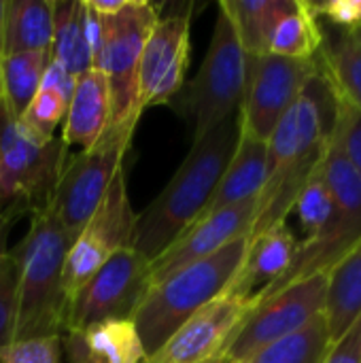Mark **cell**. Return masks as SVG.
I'll return each mask as SVG.
<instances>
[{
    "instance_id": "obj_6",
    "label": "cell",
    "mask_w": 361,
    "mask_h": 363,
    "mask_svg": "<svg viewBox=\"0 0 361 363\" xmlns=\"http://www.w3.org/2000/svg\"><path fill=\"white\" fill-rule=\"evenodd\" d=\"M68 147L6 115L0 102V206L15 217L47 208L68 160Z\"/></svg>"
},
{
    "instance_id": "obj_38",
    "label": "cell",
    "mask_w": 361,
    "mask_h": 363,
    "mask_svg": "<svg viewBox=\"0 0 361 363\" xmlns=\"http://www.w3.org/2000/svg\"><path fill=\"white\" fill-rule=\"evenodd\" d=\"M223 363H251V362H247V359H236V362H223Z\"/></svg>"
},
{
    "instance_id": "obj_16",
    "label": "cell",
    "mask_w": 361,
    "mask_h": 363,
    "mask_svg": "<svg viewBox=\"0 0 361 363\" xmlns=\"http://www.w3.org/2000/svg\"><path fill=\"white\" fill-rule=\"evenodd\" d=\"M100 45V17L87 0H53L51 60L79 79L94 68Z\"/></svg>"
},
{
    "instance_id": "obj_18",
    "label": "cell",
    "mask_w": 361,
    "mask_h": 363,
    "mask_svg": "<svg viewBox=\"0 0 361 363\" xmlns=\"http://www.w3.org/2000/svg\"><path fill=\"white\" fill-rule=\"evenodd\" d=\"M111 125V91L106 77L91 68L74 83L66 117L62 121V143L66 147L91 149Z\"/></svg>"
},
{
    "instance_id": "obj_24",
    "label": "cell",
    "mask_w": 361,
    "mask_h": 363,
    "mask_svg": "<svg viewBox=\"0 0 361 363\" xmlns=\"http://www.w3.org/2000/svg\"><path fill=\"white\" fill-rule=\"evenodd\" d=\"M49 60L51 55L45 51L0 55V102L11 119H21L40 87Z\"/></svg>"
},
{
    "instance_id": "obj_11",
    "label": "cell",
    "mask_w": 361,
    "mask_h": 363,
    "mask_svg": "<svg viewBox=\"0 0 361 363\" xmlns=\"http://www.w3.org/2000/svg\"><path fill=\"white\" fill-rule=\"evenodd\" d=\"M149 287L151 262L134 247L117 251L68 304L64 334L113 319H134Z\"/></svg>"
},
{
    "instance_id": "obj_9",
    "label": "cell",
    "mask_w": 361,
    "mask_h": 363,
    "mask_svg": "<svg viewBox=\"0 0 361 363\" xmlns=\"http://www.w3.org/2000/svg\"><path fill=\"white\" fill-rule=\"evenodd\" d=\"M328 274L300 279L266 298L253 300V308L230 340L223 362L251 359L262 349L285 340L326 315Z\"/></svg>"
},
{
    "instance_id": "obj_40",
    "label": "cell",
    "mask_w": 361,
    "mask_h": 363,
    "mask_svg": "<svg viewBox=\"0 0 361 363\" xmlns=\"http://www.w3.org/2000/svg\"><path fill=\"white\" fill-rule=\"evenodd\" d=\"M0 55H2V53H0Z\"/></svg>"
},
{
    "instance_id": "obj_27",
    "label": "cell",
    "mask_w": 361,
    "mask_h": 363,
    "mask_svg": "<svg viewBox=\"0 0 361 363\" xmlns=\"http://www.w3.org/2000/svg\"><path fill=\"white\" fill-rule=\"evenodd\" d=\"M330 347V334L326 315L315 319L309 328L302 332L279 340L266 349H262L257 355H253L251 363H321L326 351Z\"/></svg>"
},
{
    "instance_id": "obj_17",
    "label": "cell",
    "mask_w": 361,
    "mask_h": 363,
    "mask_svg": "<svg viewBox=\"0 0 361 363\" xmlns=\"http://www.w3.org/2000/svg\"><path fill=\"white\" fill-rule=\"evenodd\" d=\"M298 245L300 240L289 230L287 221L277 223L262 234L249 238L245 259L226 291L255 300L287 272L296 257Z\"/></svg>"
},
{
    "instance_id": "obj_3",
    "label": "cell",
    "mask_w": 361,
    "mask_h": 363,
    "mask_svg": "<svg viewBox=\"0 0 361 363\" xmlns=\"http://www.w3.org/2000/svg\"><path fill=\"white\" fill-rule=\"evenodd\" d=\"M72 240L47 208L30 215L26 236L9 251L15 266L13 340L64 334L68 304L62 289V270Z\"/></svg>"
},
{
    "instance_id": "obj_5",
    "label": "cell",
    "mask_w": 361,
    "mask_h": 363,
    "mask_svg": "<svg viewBox=\"0 0 361 363\" xmlns=\"http://www.w3.org/2000/svg\"><path fill=\"white\" fill-rule=\"evenodd\" d=\"M245 81L247 53L238 43L228 13L219 6L202 66L172 98L177 111L191 125V143L238 115Z\"/></svg>"
},
{
    "instance_id": "obj_4",
    "label": "cell",
    "mask_w": 361,
    "mask_h": 363,
    "mask_svg": "<svg viewBox=\"0 0 361 363\" xmlns=\"http://www.w3.org/2000/svg\"><path fill=\"white\" fill-rule=\"evenodd\" d=\"M247 247L249 236L238 238L149 287L132 319L147 355L155 353L191 315L226 294L245 259Z\"/></svg>"
},
{
    "instance_id": "obj_30",
    "label": "cell",
    "mask_w": 361,
    "mask_h": 363,
    "mask_svg": "<svg viewBox=\"0 0 361 363\" xmlns=\"http://www.w3.org/2000/svg\"><path fill=\"white\" fill-rule=\"evenodd\" d=\"M62 362V336L13 340L0 347V363H60Z\"/></svg>"
},
{
    "instance_id": "obj_10",
    "label": "cell",
    "mask_w": 361,
    "mask_h": 363,
    "mask_svg": "<svg viewBox=\"0 0 361 363\" xmlns=\"http://www.w3.org/2000/svg\"><path fill=\"white\" fill-rule=\"evenodd\" d=\"M136 213L128 198L126 172L121 170L111 183L100 206L72 240L62 270V289L66 304L89 283V279L121 249L132 247ZM68 311V308H66Z\"/></svg>"
},
{
    "instance_id": "obj_8",
    "label": "cell",
    "mask_w": 361,
    "mask_h": 363,
    "mask_svg": "<svg viewBox=\"0 0 361 363\" xmlns=\"http://www.w3.org/2000/svg\"><path fill=\"white\" fill-rule=\"evenodd\" d=\"M134 130L136 125H109L91 149L68 155L47 211L72 238L85 228L123 170Z\"/></svg>"
},
{
    "instance_id": "obj_39",
    "label": "cell",
    "mask_w": 361,
    "mask_h": 363,
    "mask_svg": "<svg viewBox=\"0 0 361 363\" xmlns=\"http://www.w3.org/2000/svg\"><path fill=\"white\" fill-rule=\"evenodd\" d=\"M213 363H223V359H217V362H213Z\"/></svg>"
},
{
    "instance_id": "obj_7",
    "label": "cell",
    "mask_w": 361,
    "mask_h": 363,
    "mask_svg": "<svg viewBox=\"0 0 361 363\" xmlns=\"http://www.w3.org/2000/svg\"><path fill=\"white\" fill-rule=\"evenodd\" d=\"M160 19L155 4L128 0L126 9L111 17H100V45L94 68L109 81L111 125H138V66L149 32Z\"/></svg>"
},
{
    "instance_id": "obj_12",
    "label": "cell",
    "mask_w": 361,
    "mask_h": 363,
    "mask_svg": "<svg viewBox=\"0 0 361 363\" xmlns=\"http://www.w3.org/2000/svg\"><path fill=\"white\" fill-rule=\"evenodd\" d=\"M317 72V57L291 60L272 53L247 55V81L238 108L240 132L268 143L279 121Z\"/></svg>"
},
{
    "instance_id": "obj_19",
    "label": "cell",
    "mask_w": 361,
    "mask_h": 363,
    "mask_svg": "<svg viewBox=\"0 0 361 363\" xmlns=\"http://www.w3.org/2000/svg\"><path fill=\"white\" fill-rule=\"evenodd\" d=\"M266 166H268V147L264 140L251 138L240 132L232 160L226 166V172L206 204L204 215L234 206L238 202L260 198L266 183Z\"/></svg>"
},
{
    "instance_id": "obj_32",
    "label": "cell",
    "mask_w": 361,
    "mask_h": 363,
    "mask_svg": "<svg viewBox=\"0 0 361 363\" xmlns=\"http://www.w3.org/2000/svg\"><path fill=\"white\" fill-rule=\"evenodd\" d=\"M15 338V266L11 255L0 262V347Z\"/></svg>"
},
{
    "instance_id": "obj_1",
    "label": "cell",
    "mask_w": 361,
    "mask_h": 363,
    "mask_svg": "<svg viewBox=\"0 0 361 363\" xmlns=\"http://www.w3.org/2000/svg\"><path fill=\"white\" fill-rule=\"evenodd\" d=\"M334 119L336 96L319 70L309 79L302 94L266 143V183L257 198V213L249 238L287 221L302 187L321 166Z\"/></svg>"
},
{
    "instance_id": "obj_25",
    "label": "cell",
    "mask_w": 361,
    "mask_h": 363,
    "mask_svg": "<svg viewBox=\"0 0 361 363\" xmlns=\"http://www.w3.org/2000/svg\"><path fill=\"white\" fill-rule=\"evenodd\" d=\"M323 45V23L315 17L309 0H296L279 19L268 53L291 60H315Z\"/></svg>"
},
{
    "instance_id": "obj_15",
    "label": "cell",
    "mask_w": 361,
    "mask_h": 363,
    "mask_svg": "<svg viewBox=\"0 0 361 363\" xmlns=\"http://www.w3.org/2000/svg\"><path fill=\"white\" fill-rule=\"evenodd\" d=\"M255 213L257 198H251L200 217L157 259L151 262V285H157L177 270L217 253L238 238L249 236Z\"/></svg>"
},
{
    "instance_id": "obj_36",
    "label": "cell",
    "mask_w": 361,
    "mask_h": 363,
    "mask_svg": "<svg viewBox=\"0 0 361 363\" xmlns=\"http://www.w3.org/2000/svg\"><path fill=\"white\" fill-rule=\"evenodd\" d=\"M15 219L17 217L13 213L4 211L0 206V262L9 255V251H6V238H9V232H11V225H13Z\"/></svg>"
},
{
    "instance_id": "obj_28",
    "label": "cell",
    "mask_w": 361,
    "mask_h": 363,
    "mask_svg": "<svg viewBox=\"0 0 361 363\" xmlns=\"http://www.w3.org/2000/svg\"><path fill=\"white\" fill-rule=\"evenodd\" d=\"M68 102H70L68 94H64L62 89H57L45 81H40L38 91L30 100V104L23 111L19 121L36 134L53 136L55 128L62 125V121L66 117Z\"/></svg>"
},
{
    "instance_id": "obj_31",
    "label": "cell",
    "mask_w": 361,
    "mask_h": 363,
    "mask_svg": "<svg viewBox=\"0 0 361 363\" xmlns=\"http://www.w3.org/2000/svg\"><path fill=\"white\" fill-rule=\"evenodd\" d=\"M315 17L328 28L343 32H361V0L309 2Z\"/></svg>"
},
{
    "instance_id": "obj_13",
    "label": "cell",
    "mask_w": 361,
    "mask_h": 363,
    "mask_svg": "<svg viewBox=\"0 0 361 363\" xmlns=\"http://www.w3.org/2000/svg\"><path fill=\"white\" fill-rule=\"evenodd\" d=\"M251 308L253 300L226 291L191 315L143 363H213L221 359Z\"/></svg>"
},
{
    "instance_id": "obj_33",
    "label": "cell",
    "mask_w": 361,
    "mask_h": 363,
    "mask_svg": "<svg viewBox=\"0 0 361 363\" xmlns=\"http://www.w3.org/2000/svg\"><path fill=\"white\" fill-rule=\"evenodd\" d=\"M321 363H361V319L336 342H332Z\"/></svg>"
},
{
    "instance_id": "obj_2",
    "label": "cell",
    "mask_w": 361,
    "mask_h": 363,
    "mask_svg": "<svg viewBox=\"0 0 361 363\" xmlns=\"http://www.w3.org/2000/svg\"><path fill=\"white\" fill-rule=\"evenodd\" d=\"M240 136L238 115L221 123L191 149L162 194L136 215L132 247L149 262L157 259L191 223H196L211 202Z\"/></svg>"
},
{
    "instance_id": "obj_37",
    "label": "cell",
    "mask_w": 361,
    "mask_h": 363,
    "mask_svg": "<svg viewBox=\"0 0 361 363\" xmlns=\"http://www.w3.org/2000/svg\"><path fill=\"white\" fill-rule=\"evenodd\" d=\"M4 19H6V0H0V51H2V38H4Z\"/></svg>"
},
{
    "instance_id": "obj_22",
    "label": "cell",
    "mask_w": 361,
    "mask_h": 363,
    "mask_svg": "<svg viewBox=\"0 0 361 363\" xmlns=\"http://www.w3.org/2000/svg\"><path fill=\"white\" fill-rule=\"evenodd\" d=\"M53 40V2L51 0H6L4 53L51 51Z\"/></svg>"
},
{
    "instance_id": "obj_35",
    "label": "cell",
    "mask_w": 361,
    "mask_h": 363,
    "mask_svg": "<svg viewBox=\"0 0 361 363\" xmlns=\"http://www.w3.org/2000/svg\"><path fill=\"white\" fill-rule=\"evenodd\" d=\"M91 11L98 15V17H111V15H117L119 11L126 9L128 0H87Z\"/></svg>"
},
{
    "instance_id": "obj_21",
    "label": "cell",
    "mask_w": 361,
    "mask_h": 363,
    "mask_svg": "<svg viewBox=\"0 0 361 363\" xmlns=\"http://www.w3.org/2000/svg\"><path fill=\"white\" fill-rule=\"evenodd\" d=\"M317 62L334 94L361 111V32H332L323 26Z\"/></svg>"
},
{
    "instance_id": "obj_26",
    "label": "cell",
    "mask_w": 361,
    "mask_h": 363,
    "mask_svg": "<svg viewBox=\"0 0 361 363\" xmlns=\"http://www.w3.org/2000/svg\"><path fill=\"white\" fill-rule=\"evenodd\" d=\"M77 334H81L87 349L104 363H143L147 359L132 319L104 321Z\"/></svg>"
},
{
    "instance_id": "obj_34",
    "label": "cell",
    "mask_w": 361,
    "mask_h": 363,
    "mask_svg": "<svg viewBox=\"0 0 361 363\" xmlns=\"http://www.w3.org/2000/svg\"><path fill=\"white\" fill-rule=\"evenodd\" d=\"M62 349L68 355V363H104L87 349L81 334H77V332H68L62 336Z\"/></svg>"
},
{
    "instance_id": "obj_29",
    "label": "cell",
    "mask_w": 361,
    "mask_h": 363,
    "mask_svg": "<svg viewBox=\"0 0 361 363\" xmlns=\"http://www.w3.org/2000/svg\"><path fill=\"white\" fill-rule=\"evenodd\" d=\"M332 140L361 177V111L338 96H336V119L332 128Z\"/></svg>"
},
{
    "instance_id": "obj_14",
    "label": "cell",
    "mask_w": 361,
    "mask_h": 363,
    "mask_svg": "<svg viewBox=\"0 0 361 363\" xmlns=\"http://www.w3.org/2000/svg\"><path fill=\"white\" fill-rule=\"evenodd\" d=\"M189 11L181 6L157 19L143 47L138 66V106L147 111L170 102L185 85L189 62Z\"/></svg>"
},
{
    "instance_id": "obj_20",
    "label": "cell",
    "mask_w": 361,
    "mask_h": 363,
    "mask_svg": "<svg viewBox=\"0 0 361 363\" xmlns=\"http://www.w3.org/2000/svg\"><path fill=\"white\" fill-rule=\"evenodd\" d=\"M361 319V240L328 272L326 323L330 345Z\"/></svg>"
},
{
    "instance_id": "obj_23",
    "label": "cell",
    "mask_w": 361,
    "mask_h": 363,
    "mask_svg": "<svg viewBox=\"0 0 361 363\" xmlns=\"http://www.w3.org/2000/svg\"><path fill=\"white\" fill-rule=\"evenodd\" d=\"M294 2L296 0H221L219 6L228 13L243 51L247 55H266L279 19Z\"/></svg>"
}]
</instances>
